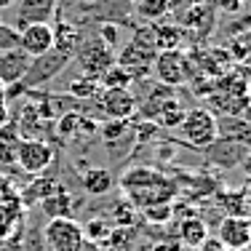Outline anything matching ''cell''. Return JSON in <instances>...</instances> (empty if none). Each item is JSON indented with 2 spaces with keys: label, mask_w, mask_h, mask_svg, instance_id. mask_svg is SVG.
<instances>
[{
  "label": "cell",
  "mask_w": 251,
  "mask_h": 251,
  "mask_svg": "<svg viewBox=\"0 0 251 251\" xmlns=\"http://www.w3.org/2000/svg\"><path fill=\"white\" fill-rule=\"evenodd\" d=\"M179 131H182V139L193 147H211L219 136V126L214 121V115L208 110H203V107L184 112Z\"/></svg>",
  "instance_id": "1"
},
{
  "label": "cell",
  "mask_w": 251,
  "mask_h": 251,
  "mask_svg": "<svg viewBox=\"0 0 251 251\" xmlns=\"http://www.w3.org/2000/svg\"><path fill=\"white\" fill-rule=\"evenodd\" d=\"M46 246L49 251H77L86 243V235H83V225H77L75 219L70 217H53L43 230Z\"/></svg>",
  "instance_id": "2"
},
{
  "label": "cell",
  "mask_w": 251,
  "mask_h": 251,
  "mask_svg": "<svg viewBox=\"0 0 251 251\" xmlns=\"http://www.w3.org/2000/svg\"><path fill=\"white\" fill-rule=\"evenodd\" d=\"M70 62H73V56L59 53V51L51 49L49 53L35 56L32 62H29V70H27V75L22 77V83H25L27 88H38V86H43V83H51Z\"/></svg>",
  "instance_id": "3"
},
{
  "label": "cell",
  "mask_w": 251,
  "mask_h": 251,
  "mask_svg": "<svg viewBox=\"0 0 251 251\" xmlns=\"http://www.w3.org/2000/svg\"><path fill=\"white\" fill-rule=\"evenodd\" d=\"M14 155L22 171H27V174H43L53 160V150L43 139H19Z\"/></svg>",
  "instance_id": "4"
},
{
  "label": "cell",
  "mask_w": 251,
  "mask_h": 251,
  "mask_svg": "<svg viewBox=\"0 0 251 251\" xmlns=\"http://www.w3.org/2000/svg\"><path fill=\"white\" fill-rule=\"evenodd\" d=\"M77 64L86 73V77H101L107 70L115 64V53H112L110 46H104L101 40H88V43H80V53H77Z\"/></svg>",
  "instance_id": "5"
},
{
  "label": "cell",
  "mask_w": 251,
  "mask_h": 251,
  "mask_svg": "<svg viewBox=\"0 0 251 251\" xmlns=\"http://www.w3.org/2000/svg\"><path fill=\"white\" fill-rule=\"evenodd\" d=\"M19 49L27 56H43L53 49V27L49 22H29L19 27Z\"/></svg>",
  "instance_id": "6"
},
{
  "label": "cell",
  "mask_w": 251,
  "mask_h": 251,
  "mask_svg": "<svg viewBox=\"0 0 251 251\" xmlns=\"http://www.w3.org/2000/svg\"><path fill=\"white\" fill-rule=\"evenodd\" d=\"M217 241L227 246L230 251H241L251 246V225L246 217L241 214H232V217H225L219 222V232H217Z\"/></svg>",
  "instance_id": "7"
},
{
  "label": "cell",
  "mask_w": 251,
  "mask_h": 251,
  "mask_svg": "<svg viewBox=\"0 0 251 251\" xmlns=\"http://www.w3.org/2000/svg\"><path fill=\"white\" fill-rule=\"evenodd\" d=\"M29 62H32V56H27L19 46L0 51V83H3V86H16V83H22V77H25L27 70H29Z\"/></svg>",
  "instance_id": "8"
},
{
  "label": "cell",
  "mask_w": 251,
  "mask_h": 251,
  "mask_svg": "<svg viewBox=\"0 0 251 251\" xmlns=\"http://www.w3.org/2000/svg\"><path fill=\"white\" fill-rule=\"evenodd\" d=\"M155 73L163 83H169V86H179V83L184 80V59L182 53L176 49L174 51H160L155 53Z\"/></svg>",
  "instance_id": "9"
},
{
  "label": "cell",
  "mask_w": 251,
  "mask_h": 251,
  "mask_svg": "<svg viewBox=\"0 0 251 251\" xmlns=\"http://www.w3.org/2000/svg\"><path fill=\"white\" fill-rule=\"evenodd\" d=\"M16 3H19L16 19H19V27H25L29 22H49L59 0H16Z\"/></svg>",
  "instance_id": "10"
},
{
  "label": "cell",
  "mask_w": 251,
  "mask_h": 251,
  "mask_svg": "<svg viewBox=\"0 0 251 251\" xmlns=\"http://www.w3.org/2000/svg\"><path fill=\"white\" fill-rule=\"evenodd\" d=\"M101 104H104V112H107V115L123 121V118H128L131 112H134L136 99L128 94V88H107L104 97H101Z\"/></svg>",
  "instance_id": "11"
},
{
  "label": "cell",
  "mask_w": 251,
  "mask_h": 251,
  "mask_svg": "<svg viewBox=\"0 0 251 251\" xmlns=\"http://www.w3.org/2000/svg\"><path fill=\"white\" fill-rule=\"evenodd\" d=\"M80 43H83V35L77 32L73 25L59 22V25L53 27V51L67 53V56H75V51L80 49Z\"/></svg>",
  "instance_id": "12"
},
{
  "label": "cell",
  "mask_w": 251,
  "mask_h": 251,
  "mask_svg": "<svg viewBox=\"0 0 251 251\" xmlns=\"http://www.w3.org/2000/svg\"><path fill=\"white\" fill-rule=\"evenodd\" d=\"M206 238H208V225L198 217H190V219H184V222L179 225V241H182L187 249L195 251Z\"/></svg>",
  "instance_id": "13"
},
{
  "label": "cell",
  "mask_w": 251,
  "mask_h": 251,
  "mask_svg": "<svg viewBox=\"0 0 251 251\" xmlns=\"http://www.w3.org/2000/svg\"><path fill=\"white\" fill-rule=\"evenodd\" d=\"M83 182V190L91 195H104L112 190V184H115V179H112V174L107 169H101V166H94V169H88L86 174L80 176Z\"/></svg>",
  "instance_id": "14"
},
{
  "label": "cell",
  "mask_w": 251,
  "mask_h": 251,
  "mask_svg": "<svg viewBox=\"0 0 251 251\" xmlns=\"http://www.w3.org/2000/svg\"><path fill=\"white\" fill-rule=\"evenodd\" d=\"M136 11H139L142 19L158 22L171 11V0H136Z\"/></svg>",
  "instance_id": "15"
},
{
  "label": "cell",
  "mask_w": 251,
  "mask_h": 251,
  "mask_svg": "<svg viewBox=\"0 0 251 251\" xmlns=\"http://www.w3.org/2000/svg\"><path fill=\"white\" fill-rule=\"evenodd\" d=\"M152 35H155V49L158 51H174L182 40L176 27L171 25H160V27H152Z\"/></svg>",
  "instance_id": "16"
},
{
  "label": "cell",
  "mask_w": 251,
  "mask_h": 251,
  "mask_svg": "<svg viewBox=\"0 0 251 251\" xmlns=\"http://www.w3.org/2000/svg\"><path fill=\"white\" fill-rule=\"evenodd\" d=\"M182 118H184V110H182V104H179L176 99H166L163 104H160V112H158V123L160 126H166V128H179Z\"/></svg>",
  "instance_id": "17"
},
{
  "label": "cell",
  "mask_w": 251,
  "mask_h": 251,
  "mask_svg": "<svg viewBox=\"0 0 251 251\" xmlns=\"http://www.w3.org/2000/svg\"><path fill=\"white\" fill-rule=\"evenodd\" d=\"M99 83H104V88H128L131 83V75L126 73V67H121V64H112L110 70H107L104 75L99 77Z\"/></svg>",
  "instance_id": "18"
},
{
  "label": "cell",
  "mask_w": 251,
  "mask_h": 251,
  "mask_svg": "<svg viewBox=\"0 0 251 251\" xmlns=\"http://www.w3.org/2000/svg\"><path fill=\"white\" fill-rule=\"evenodd\" d=\"M83 235H86V241H107V238L112 235L110 225L104 222V219H91L86 227H83Z\"/></svg>",
  "instance_id": "19"
},
{
  "label": "cell",
  "mask_w": 251,
  "mask_h": 251,
  "mask_svg": "<svg viewBox=\"0 0 251 251\" xmlns=\"http://www.w3.org/2000/svg\"><path fill=\"white\" fill-rule=\"evenodd\" d=\"M56 195H59V201H46L43 206H46V211L51 214V219L53 217H67L70 214V198H67V193H64V190H56Z\"/></svg>",
  "instance_id": "20"
},
{
  "label": "cell",
  "mask_w": 251,
  "mask_h": 251,
  "mask_svg": "<svg viewBox=\"0 0 251 251\" xmlns=\"http://www.w3.org/2000/svg\"><path fill=\"white\" fill-rule=\"evenodd\" d=\"M70 91H73L75 97H94V94H97V80L83 75V77H77V80H73Z\"/></svg>",
  "instance_id": "21"
},
{
  "label": "cell",
  "mask_w": 251,
  "mask_h": 251,
  "mask_svg": "<svg viewBox=\"0 0 251 251\" xmlns=\"http://www.w3.org/2000/svg\"><path fill=\"white\" fill-rule=\"evenodd\" d=\"M14 46H19V29H16V27H5V25H0V51L14 49Z\"/></svg>",
  "instance_id": "22"
},
{
  "label": "cell",
  "mask_w": 251,
  "mask_h": 251,
  "mask_svg": "<svg viewBox=\"0 0 251 251\" xmlns=\"http://www.w3.org/2000/svg\"><path fill=\"white\" fill-rule=\"evenodd\" d=\"M77 123H80V118L73 115V112H70V115H64L62 121H59V134H62V136H70V131L77 128Z\"/></svg>",
  "instance_id": "23"
},
{
  "label": "cell",
  "mask_w": 251,
  "mask_h": 251,
  "mask_svg": "<svg viewBox=\"0 0 251 251\" xmlns=\"http://www.w3.org/2000/svg\"><path fill=\"white\" fill-rule=\"evenodd\" d=\"M101 35H104V40H101L104 46H110V49H115V46H118V38H121V32H118V29L112 27V25H104V27H101Z\"/></svg>",
  "instance_id": "24"
},
{
  "label": "cell",
  "mask_w": 251,
  "mask_h": 251,
  "mask_svg": "<svg viewBox=\"0 0 251 251\" xmlns=\"http://www.w3.org/2000/svg\"><path fill=\"white\" fill-rule=\"evenodd\" d=\"M198 251H230L227 246H222V243L217 241V238H206V241L198 246Z\"/></svg>",
  "instance_id": "25"
},
{
  "label": "cell",
  "mask_w": 251,
  "mask_h": 251,
  "mask_svg": "<svg viewBox=\"0 0 251 251\" xmlns=\"http://www.w3.org/2000/svg\"><path fill=\"white\" fill-rule=\"evenodd\" d=\"M147 217H150V219H169L171 217V208L169 206H155V208L147 211Z\"/></svg>",
  "instance_id": "26"
},
{
  "label": "cell",
  "mask_w": 251,
  "mask_h": 251,
  "mask_svg": "<svg viewBox=\"0 0 251 251\" xmlns=\"http://www.w3.org/2000/svg\"><path fill=\"white\" fill-rule=\"evenodd\" d=\"M11 121V112H8V107H5V99H0V126H5Z\"/></svg>",
  "instance_id": "27"
},
{
  "label": "cell",
  "mask_w": 251,
  "mask_h": 251,
  "mask_svg": "<svg viewBox=\"0 0 251 251\" xmlns=\"http://www.w3.org/2000/svg\"><path fill=\"white\" fill-rule=\"evenodd\" d=\"M219 3H222L225 11H238L243 5V0H219Z\"/></svg>",
  "instance_id": "28"
},
{
  "label": "cell",
  "mask_w": 251,
  "mask_h": 251,
  "mask_svg": "<svg viewBox=\"0 0 251 251\" xmlns=\"http://www.w3.org/2000/svg\"><path fill=\"white\" fill-rule=\"evenodd\" d=\"M77 251H104V249H101L97 241H86V243H83V246L77 249Z\"/></svg>",
  "instance_id": "29"
},
{
  "label": "cell",
  "mask_w": 251,
  "mask_h": 251,
  "mask_svg": "<svg viewBox=\"0 0 251 251\" xmlns=\"http://www.w3.org/2000/svg\"><path fill=\"white\" fill-rule=\"evenodd\" d=\"M243 171H246V174L251 176V152L246 155V160H243Z\"/></svg>",
  "instance_id": "30"
},
{
  "label": "cell",
  "mask_w": 251,
  "mask_h": 251,
  "mask_svg": "<svg viewBox=\"0 0 251 251\" xmlns=\"http://www.w3.org/2000/svg\"><path fill=\"white\" fill-rule=\"evenodd\" d=\"M11 5H16V0H0V11L11 8Z\"/></svg>",
  "instance_id": "31"
},
{
  "label": "cell",
  "mask_w": 251,
  "mask_h": 251,
  "mask_svg": "<svg viewBox=\"0 0 251 251\" xmlns=\"http://www.w3.org/2000/svg\"><path fill=\"white\" fill-rule=\"evenodd\" d=\"M0 99H5V86L0 83Z\"/></svg>",
  "instance_id": "32"
},
{
  "label": "cell",
  "mask_w": 251,
  "mask_h": 251,
  "mask_svg": "<svg viewBox=\"0 0 251 251\" xmlns=\"http://www.w3.org/2000/svg\"><path fill=\"white\" fill-rule=\"evenodd\" d=\"M249 225H251V219H249Z\"/></svg>",
  "instance_id": "33"
}]
</instances>
